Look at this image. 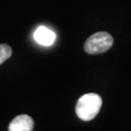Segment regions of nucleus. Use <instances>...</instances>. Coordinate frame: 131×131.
<instances>
[{
  "label": "nucleus",
  "mask_w": 131,
  "mask_h": 131,
  "mask_svg": "<svg viewBox=\"0 0 131 131\" xmlns=\"http://www.w3.org/2000/svg\"><path fill=\"white\" fill-rule=\"evenodd\" d=\"M102 106V98L96 93H86L80 97L76 105L77 116L84 122L93 119Z\"/></svg>",
  "instance_id": "1"
},
{
  "label": "nucleus",
  "mask_w": 131,
  "mask_h": 131,
  "mask_svg": "<svg viewBox=\"0 0 131 131\" xmlns=\"http://www.w3.org/2000/svg\"><path fill=\"white\" fill-rule=\"evenodd\" d=\"M114 44L112 35L107 32H97L91 35L84 43V51L89 54H98L107 52Z\"/></svg>",
  "instance_id": "2"
},
{
  "label": "nucleus",
  "mask_w": 131,
  "mask_h": 131,
  "mask_svg": "<svg viewBox=\"0 0 131 131\" xmlns=\"http://www.w3.org/2000/svg\"><path fill=\"white\" fill-rule=\"evenodd\" d=\"M34 122L27 115H19L11 122L9 131H32Z\"/></svg>",
  "instance_id": "3"
},
{
  "label": "nucleus",
  "mask_w": 131,
  "mask_h": 131,
  "mask_svg": "<svg viewBox=\"0 0 131 131\" xmlns=\"http://www.w3.org/2000/svg\"><path fill=\"white\" fill-rule=\"evenodd\" d=\"M36 42L42 46H51L56 40V34L46 26H39L34 33Z\"/></svg>",
  "instance_id": "4"
},
{
  "label": "nucleus",
  "mask_w": 131,
  "mask_h": 131,
  "mask_svg": "<svg viewBox=\"0 0 131 131\" xmlns=\"http://www.w3.org/2000/svg\"><path fill=\"white\" fill-rule=\"evenodd\" d=\"M13 51L9 45L6 44H0V65L11 57Z\"/></svg>",
  "instance_id": "5"
}]
</instances>
